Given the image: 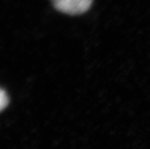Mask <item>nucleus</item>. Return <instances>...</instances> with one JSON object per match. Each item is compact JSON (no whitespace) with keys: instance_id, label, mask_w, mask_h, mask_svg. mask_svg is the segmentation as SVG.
Segmentation results:
<instances>
[{"instance_id":"1","label":"nucleus","mask_w":150,"mask_h":149,"mask_svg":"<svg viewBox=\"0 0 150 149\" xmlns=\"http://www.w3.org/2000/svg\"><path fill=\"white\" fill-rule=\"evenodd\" d=\"M51 2L58 11L76 15L85 13L89 9L92 0H51Z\"/></svg>"},{"instance_id":"2","label":"nucleus","mask_w":150,"mask_h":149,"mask_svg":"<svg viewBox=\"0 0 150 149\" xmlns=\"http://www.w3.org/2000/svg\"><path fill=\"white\" fill-rule=\"evenodd\" d=\"M8 104V97L6 91L0 88V112L3 110Z\"/></svg>"}]
</instances>
